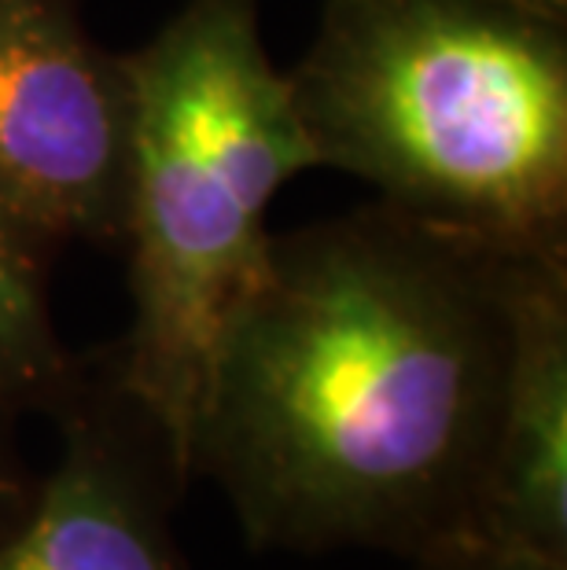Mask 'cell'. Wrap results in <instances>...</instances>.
I'll return each mask as SVG.
<instances>
[{
    "mask_svg": "<svg viewBox=\"0 0 567 570\" xmlns=\"http://www.w3.org/2000/svg\"><path fill=\"white\" fill-rule=\"evenodd\" d=\"M63 409V456L0 538V570H185L163 527L155 460L170 453L159 428L118 383L111 405L70 394Z\"/></svg>",
    "mask_w": 567,
    "mask_h": 570,
    "instance_id": "cell-5",
    "label": "cell"
},
{
    "mask_svg": "<svg viewBox=\"0 0 567 570\" xmlns=\"http://www.w3.org/2000/svg\"><path fill=\"white\" fill-rule=\"evenodd\" d=\"M391 206L270 233L188 442L258 549L417 556L472 533L516 265Z\"/></svg>",
    "mask_w": 567,
    "mask_h": 570,
    "instance_id": "cell-1",
    "label": "cell"
},
{
    "mask_svg": "<svg viewBox=\"0 0 567 570\" xmlns=\"http://www.w3.org/2000/svg\"><path fill=\"white\" fill-rule=\"evenodd\" d=\"M564 27L527 0H321L287 70L317 169L501 254H567Z\"/></svg>",
    "mask_w": 567,
    "mask_h": 570,
    "instance_id": "cell-2",
    "label": "cell"
},
{
    "mask_svg": "<svg viewBox=\"0 0 567 570\" xmlns=\"http://www.w3.org/2000/svg\"><path fill=\"white\" fill-rule=\"evenodd\" d=\"M19 497H22V490H19V482H16V471H11L4 449H0V515L11 512Z\"/></svg>",
    "mask_w": 567,
    "mask_h": 570,
    "instance_id": "cell-9",
    "label": "cell"
},
{
    "mask_svg": "<svg viewBox=\"0 0 567 570\" xmlns=\"http://www.w3.org/2000/svg\"><path fill=\"white\" fill-rule=\"evenodd\" d=\"M126 70L133 324L115 383L188 479L211 354L270 244V199L317 159L265 52L258 0H188Z\"/></svg>",
    "mask_w": 567,
    "mask_h": 570,
    "instance_id": "cell-3",
    "label": "cell"
},
{
    "mask_svg": "<svg viewBox=\"0 0 567 570\" xmlns=\"http://www.w3.org/2000/svg\"><path fill=\"white\" fill-rule=\"evenodd\" d=\"M129 70L78 0H0V206L52 244L123 239Z\"/></svg>",
    "mask_w": 567,
    "mask_h": 570,
    "instance_id": "cell-4",
    "label": "cell"
},
{
    "mask_svg": "<svg viewBox=\"0 0 567 570\" xmlns=\"http://www.w3.org/2000/svg\"><path fill=\"white\" fill-rule=\"evenodd\" d=\"M409 563L413 570H567L564 560L512 549V544L479 538V533H453V538L409 556Z\"/></svg>",
    "mask_w": 567,
    "mask_h": 570,
    "instance_id": "cell-8",
    "label": "cell"
},
{
    "mask_svg": "<svg viewBox=\"0 0 567 570\" xmlns=\"http://www.w3.org/2000/svg\"><path fill=\"white\" fill-rule=\"evenodd\" d=\"M472 533L567 563V254L516 265L509 372Z\"/></svg>",
    "mask_w": 567,
    "mask_h": 570,
    "instance_id": "cell-6",
    "label": "cell"
},
{
    "mask_svg": "<svg viewBox=\"0 0 567 570\" xmlns=\"http://www.w3.org/2000/svg\"><path fill=\"white\" fill-rule=\"evenodd\" d=\"M52 250V239L0 206V409L63 405L75 394L48 309Z\"/></svg>",
    "mask_w": 567,
    "mask_h": 570,
    "instance_id": "cell-7",
    "label": "cell"
},
{
    "mask_svg": "<svg viewBox=\"0 0 567 570\" xmlns=\"http://www.w3.org/2000/svg\"><path fill=\"white\" fill-rule=\"evenodd\" d=\"M527 4H538L546 11H564V16H567V0H527Z\"/></svg>",
    "mask_w": 567,
    "mask_h": 570,
    "instance_id": "cell-10",
    "label": "cell"
}]
</instances>
